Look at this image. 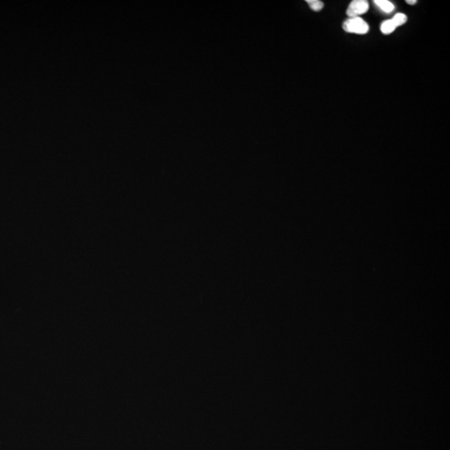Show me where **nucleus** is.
<instances>
[{"label": "nucleus", "mask_w": 450, "mask_h": 450, "mask_svg": "<svg viewBox=\"0 0 450 450\" xmlns=\"http://www.w3.org/2000/svg\"><path fill=\"white\" fill-rule=\"evenodd\" d=\"M343 28L346 32L358 35H365L369 30L368 24L360 17L349 18V19H347L344 23Z\"/></svg>", "instance_id": "nucleus-1"}, {"label": "nucleus", "mask_w": 450, "mask_h": 450, "mask_svg": "<svg viewBox=\"0 0 450 450\" xmlns=\"http://www.w3.org/2000/svg\"><path fill=\"white\" fill-rule=\"evenodd\" d=\"M368 10V2L365 0H354L347 9V14L350 18H357Z\"/></svg>", "instance_id": "nucleus-2"}, {"label": "nucleus", "mask_w": 450, "mask_h": 450, "mask_svg": "<svg viewBox=\"0 0 450 450\" xmlns=\"http://www.w3.org/2000/svg\"><path fill=\"white\" fill-rule=\"evenodd\" d=\"M374 3L385 13H391L394 9V4L388 0H375Z\"/></svg>", "instance_id": "nucleus-3"}, {"label": "nucleus", "mask_w": 450, "mask_h": 450, "mask_svg": "<svg viewBox=\"0 0 450 450\" xmlns=\"http://www.w3.org/2000/svg\"><path fill=\"white\" fill-rule=\"evenodd\" d=\"M396 28L397 27L395 26L393 20L389 19V20L383 22V24H381L380 30L384 35H389V34L394 32Z\"/></svg>", "instance_id": "nucleus-4"}, {"label": "nucleus", "mask_w": 450, "mask_h": 450, "mask_svg": "<svg viewBox=\"0 0 450 450\" xmlns=\"http://www.w3.org/2000/svg\"><path fill=\"white\" fill-rule=\"evenodd\" d=\"M407 16L405 15V13H399L394 15L392 20L395 24V26L399 27L405 24V22L407 21Z\"/></svg>", "instance_id": "nucleus-5"}, {"label": "nucleus", "mask_w": 450, "mask_h": 450, "mask_svg": "<svg viewBox=\"0 0 450 450\" xmlns=\"http://www.w3.org/2000/svg\"><path fill=\"white\" fill-rule=\"evenodd\" d=\"M307 3L314 11H320L324 8V3L320 0H308Z\"/></svg>", "instance_id": "nucleus-6"}, {"label": "nucleus", "mask_w": 450, "mask_h": 450, "mask_svg": "<svg viewBox=\"0 0 450 450\" xmlns=\"http://www.w3.org/2000/svg\"><path fill=\"white\" fill-rule=\"evenodd\" d=\"M406 3H409V4H411V5H413V4H415L416 1L415 0H407Z\"/></svg>", "instance_id": "nucleus-7"}]
</instances>
